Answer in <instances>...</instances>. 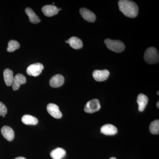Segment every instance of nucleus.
<instances>
[{"mask_svg": "<svg viewBox=\"0 0 159 159\" xmlns=\"http://www.w3.org/2000/svg\"><path fill=\"white\" fill-rule=\"evenodd\" d=\"M118 6L120 11L127 17L134 18L139 13V7L133 1L120 0L118 2Z\"/></svg>", "mask_w": 159, "mask_h": 159, "instance_id": "obj_1", "label": "nucleus"}, {"mask_svg": "<svg viewBox=\"0 0 159 159\" xmlns=\"http://www.w3.org/2000/svg\"><path fill=\"white\" fill-rule=\"evenodd\" d=\"M144 57L145 61L149 64H154L159 62L158 52L154 47H151L146 49Z\"/></svg>", "mask_w": 159, "mask_h": 159, "instance_id": "obj_2", "label": "nucleus"}, {"mask_svg": "<svg viewBox=\"0 0 159 159\" xmlns=\"http://www.w3.org/2000/svg\"><path fill=\"white\" fill-rule=\"evenodd\" d=\"M104 43L108 49L116 53L122 52L125 48V45L123 42L118 40H111L107 39L105 40Z\"/></svg>", "mask_w": 159, "mask_h": 159, "instance_id": "obj_3", "label": "nucleus"}, {"mask_svg": "<svg viewBox=\"0 0 159 159\" xmlns=\"http://www.w3.org/2000/svg\"><path fill=\"white\" fill-rule=\"evenodd\" d=\"M101 105L99 100L98 99H93L87 102L84 111L88 113H93L99 111Z\"/></svg>", "mask_w": 159, "mask_h": 159, "instance_id": "obj_4", "label": "nucleus"}, {"mask_svg": "<svg viewBox=\"0 0 159 159\" xmlns=\"http://www.w3.org/2000/svg\"><path fill=\"white\" fill-rule=\"evenodd\" d=\"M43 69L44 66L42 64L36 63L30 65L27 68L26 71L28 75L33 77H37L41 74Z\"/></svg>", "mask_w": 159, "mask_h": 159, "instance_id": "obj_5", "label": "nucleus"}, {"mask_svg": "<svg viewBox=\"0 0 159 159\" xmlns=\"http://www.w3.org/2000/svg\"><path fill=\"white\" fill-rule=\"evenodd\" d=\"M47 110L49 114L55 119H60L62 113L60 111L58 106L54 103H49L47 107Z\"/></svg>", "mask_w": 159, "mask_h": 159, "instance_id": "obj_6", "label": "nucleus"}, {"mask_svg": "<svg viewBox=\"0 0 159 159\" xmlns=\"http://www.w3.org/2000/svg\"><path fill=\"white\" fill-rule=\"evenodd\" d=\"M109 74V71L107 70H96L93 73V77L96 81L101 82L107 80Z\"/></svg>", "mask_w": 159, "mask_h": 159, "instance_id": "obj_7", "label": "nucleus"}, {"mask_svg": "<svg viewBox=\"0 0 159 159\" xmlns=\"http://www.w3.org/2000/svg\"><path fill=\"white\" fill-rule=\"evenodd\" d=\"M80 13L84 20L89 22L93 23L96 20V16L93 11L86 8H81Z\"/></svg>", "mask_w": 159, "mask_h": 159, "instance_id": "obj_8", "label": "nucleus"}, {"mask_svg": "<svg viewBox=\"0 0 159 159\" xmlns=\"http://www.w3.org/2000/svg\"><path fill=\"white\" fill-rule=\"evenodd\" d=\"M26 83L25 77L23 74H18L14 77L12 87L13 90H17L20 88V86L25 84Z\"/></svg>", "mask_w": 159, "mask_h": 159, "instance_id": "obj_9", "label": "nucleus"}, {"mask_svg": "<svg viewBox=\"0 0 159 159\" xmlns=\"http://www.w3.org/2000/svg\"><path fill=\"white\" fill-rule=\"evenodd\" d=\"M64 78L62 75L61 74H56L51 77L49 83L52 88H56L62 86L64 83Z\"/></svg>", "mask_w": 159, "mask_h": 159, "instance_id": "obj_10", "label": "nucleus"}, {"mask_svg": "<svg viewBox=\"0 0 159 159\" xmlns=\"http://www.w3.org/2000/svg\"><path fill=\"white\" fill-rule=\"evenodd\" d=\"M42 11L43 14L48 17H51L56 15L59 11L58 8L54 5H46L44 6L42 9Z\"/></svg>", "mask_w": 159, "mask_h": 159, "instance_id": "obj_11", "label": "nucleus"}, {"mask_svg": "<svg viewBox=\"0 0 159 159\" xmlns=\"http://www.w3.org/2000/svg\"><path fill=\"white\" fill-rule=\"evenodd\" d=\"M1 133L4 138L9 142H11L14 139L15 133L12 128L7 125L3 126L1 129Z\"/></svg>", "mask_w": 159, "mask_h": 159, "instance_id": "obj_12", "label": "nucleus"}, {"mask_svg": "<svg viewBox=\"0 0 159 159\" xmlns=\"http://www.w3.org/2000/svg\"><path fill=\"white\" fill-rule=\"evenodd\" d=\"M101 133L106 135H114L118 132V129L116 126L111 124H106L100 129Z\"/></svg>", "mask_w": 159, "mask_h": 159, "instance_id": "obj_13", "label": "nucleus"}, {"mask_svg": "<svg viewBox=\"0 0 159 159\" xmlns=\"http://www.w3.org/2000/svg\"><path fill=\"white\" fill-rule=\"evenodd\" d=\"M148 98L146 95L139 94L137 98V102L139 104V111L142 112L145 110L148 102Z\"/></svg>", "mask_w": 159, "mask_h": 159, "instance_id": "obj_14", "label": "nucleus"}, {"mask_svg": "<svg viewBox=\"0 0 159 159\" xmlns=\"http://www.w3.org/2000/svg\"><path fill=\"white\" fill-rule=\"evenodd\" d=\"M4 81L7 86H10L12 85L13 83L14 76L13 71L9 69H6L4 71Z\"/></svg>", "mask_w": 159, "mask_h": 159, "instance_id": "obj_15", "label": "nucleus"}, {"mask_svg": "<svg viewBox=\"0 0 159 159\" xmlns=\"http://www.w3.org/2000/svg\"><path fill=\"white\" fill-rule=\"evenodd\" d=\"M68 43L70 44L71 48L73 49L78 50L81 49L83 47V42L81 40L77 37H71L68 40Z\"/></svg>", "mask_w": 159, "mask_h": 159, "instance_id": "obj_16", "label": "nucleus"}, {"mask_svg": "<svg viewBox=\"0 0 159 159\" xmlns=\"http://www.w3.org/2000/svg\"><path fill=\"white\" fill-rule=\"evenodd\" d=\"M25 12L29 17V21L32 24H36L41 21L39 18L31 8H27L25 9Z\"/></svg>", "mask_w": 159, "mask_h": 159, "instance_id": "obj_17", "label": "nucleus"}, {"mask_svg": "<svg viewBox=\"0 0 159 159\" xmlns=\"http://www.w3.org/2000/svg\"><path fill=\"white\" fill-rule=\"evenodd\" d=\"M66 155V150L61 148H56L52 151L50 153V156L53 159H62Z\"/></svg>", "mask_w": 159, "mask_h": 159, "instance_id": "obj_18", "label": "nucleus"}, {"mask_svg": "<svg viewBox=\"0 0 159 159\" xmlns=\"http://www.w3.org/2000/svg\"><path fill=\"white\" fill-rule=\"evenodd\" d=\"M21 121L24 124L28 125H35L38 123L37 118L29 115H25L21 118Z\"/></svg>", "mask_w": 159, "mask_h": 159, "instance_id": "obj_19", "label": "nucleus"}, {"mask_svg": "<svg viewBox=\"0 0 159 159\" xmlns=\"http://www.w3.org/2000/svg\"><path fill=\"white\" fill-rule=\"evenodd\" d=\"M149 131L153 134H158L159 133V120L152 121L149 125Z\"/></svg>", "mask_w": 159, "mask_h": 159, "instance_id": "obj_20", "label": "nucleus"}, {"mask_svg": "<svg viewBox=\"0 0 159 159\" xmlns=\"http://www.w3.org/2000/svg\"><path fill=\"white\" fill-rule=\"evenodd\" d=\"M20 45L19 43L16 41L11 40L8 43V47L7 50L8 52H14L16 50L19 49Z\"/></svg>", "mask_w": 159, "mask_h": 159, "instance_id": "obj_21", "label": "nucleus"}, {"mask_svg": "<svg viewBox=\"0 0 159 159\" xmlns=\"http://www.w3.org/2000/svg\"><path fill=\"white\" fill-rule=\"evenodd\" d=\"M7 113V107L4 103L0 102V116H2L3 117H5L6 114Z\"/></svg>", "mask_w": 159, "mask_h": 159, "instance_id": "obj_22", "label": "nucleus"}, {"mask_svg": "<svg viewBox=\"0 0 159 159\" xmlns=\"http://www.w3.org/2000/svg\"><path fill=\"white\" fill-rule=\"evenodd\" d=\"M15 159H26L24 157H18L16 158Z\"/></svg>", "mask_w": 159, "mask_h": 159, "instance_id": "obj_23", "label": "nucleus"}, {"mask_svg": "<svg viewBox=\"0 0 159 159\" xmlns=\"http://www.w3.org/2000/svg\"><path fill=\"white\" fill-rule=\"evenodd\" d=\"M157 107H158V108H159V101H158L157 103Z\"/></svg>", "mask_w": 159, "mask_h": 159, "instance_id": "obj_24", "label": "nucleus"}, {"mask_svg": "<svg viewBox=\"0 0 159 159\" xmlns=\"http://www.w3.org/2000/svg\"><path fill=\"white\" fill-rule=\"evenodd\" d=\"M110 159H117L115 157H111V158Z\"/></svg>", "mask_w": 159, "mask_h": 159, "instance_id": "obj_25", "label": "nucleus"}, {"mask_svg": "<svg viewBox=\"0 0 159 159\" xmlns=\"http://www.w3.org/2000/svg\"><path fill=\"white\" fill-rule=\"evenodd\" d=\"M158 93V95H159V91H158V93Z\"/></svg>", "mask_w": 159, "mask_h": 159, "instance_id": "obj_26", "label": "nucleus"}]
</instances>
